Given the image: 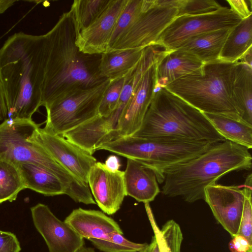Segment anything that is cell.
<instances>
[{"label": "cell", "instance_id": "9c48e42d", "mask_svg": "<svg viewBox=\"0 0 252 252\" xmlns=\"http://www.w3.org/2000/svg\"><path fill=\"white\" fill-rule=\"evenodd\" d=\"M181 3V0H143L141 12L108 51L157 44L161 34L177 17Z\"/></svg>", "mask_w": 252, "mask_h": 252}, {"label": "cell", "instance_id": "7c38bea8", "mask_svg": "<svg viewBox=\"0 0 252 252\" xmlns=\"http://www.w3.org/2000/svg\"><path fill=\"white\" fill-rule=\"evenodd\" d=\"M31 212L33 224L49 252H77L84 246V239L59 220L47 205L38 203L31 208Z\"/></svg>", "mask_w": 252, "mask_h": 252}, {"label": "cell", "instance_id": "f1b7e54d", "mask_svg": "<svg viewBox=\"0 0 252 252\" xmlns=\"http://www.w3.org/2000/svg\"><path fill=\"white\" fill-rule=\"evenodd\" d=\"M123 234L114 232L110 235L109 240L90 239L92 244L102 252H139L148 245L137 243L126 239Z\"/></svg>", "mask_w": 252, "mask_h": 252}, {"label": "cell", "instance_id": "74e56055", "mask_svg": "<svg viewBox=\"0 0 252 252\" xmlns=\"http://www.w3.org/2000/svg\"><path fill=\"white\" fill-rule=\"evenodd\" d=\"M105 167L109 170L115 172L119 170L121 164L119 158L114 155L108 157L104 163Z\"/></svg>", "mask_w": 252, "mask_h": 252}, {"label": "cell", "instance_id": "9a60e30c", "mask_svg": "<svg viewBox=\"0 0 252 252\" xmlns=\"http://www.w3.org/2000/svg\"><path fill=\"white\" fill-rule=\"evenodd\" d=\"M124 175V171H111L100 162H96L89 171L88 184L91 193L96 204L107 215L116 213L126 196Z\"/></svg>", "mask_w": 252, "mask_h": 252}, {"label": "cell", "instance_id": "8d00e7d4", "mask_svg": "<svg viewBox=\"0 0 252 252\" xmlns=\"http://www.w3.org/2000/svg\"><path fill=\"white\" fill-rule=\"evenodd\" d=\"M8 118V112L5 101L4 92L0 75V120H5Z\"/></svg>", "mask_w": 252, "mask_h": 252}, {"label": "cell", "instance_id": "6da1fadb", "mask_svg": "<svg viewBox=\"0 0 252 252\" xmlns=\"http://www.w3.org/2000/svg\"><path fill=\"white\" fill-rule=\"evenodd\" d=\"M79 32L70 10L63 13L52 29L43 34L41 106L45 107L106 80L99 74L101 54H86L77 46Z\"/></svg>", "mask_w": 252, "mask_h": 252}, {"label": "cell", "instance_id": "4fadbf2b", "mask_svg": "<svg viewBox=\"0 0 252 252\" xmlns=\"http://www.w3.org/2000/svg\"><path fill=\"white\" fill-rule=\"evenodd\" d=\"M158 63L151 66L143 76L124 108L115 129L107 142L133 135L140 129L155 94Z\"/></svg>", "mask_w": 252, "mask_h": 252}, {"label": "cell", "instance_id": "1f68e13d", "mask_svg": "<svg viewBox=\"0 0 252 252\" xmlns=\"http://www.w3.org/2000/svg\"><path fill=\"white\" fill-rule=\"evenodd\" d=\"M221 7L214 0H182L178 9L177 17L209 13Z\"/></svg>", "mask_w": 252, "mask_h": 252}, {"label": "cell", "instance_id": "ffe728a7", "mask_svg": "<svg viewBox=\"0 0 252 252\" xmlns=\"http://www.w3.org/2000/svg\"><path fill=\"white\" fill-rule=\"evenodd\" d=\"M252 49L236 62L232 96L241 120L252 125Z\"/></svg>", "mask_w": 252, "mask_h": 252}, {"label": "cell", "instance_id": "60d3db41", "mask_svg": "<svg viewBox=\"0 0 252 252\" xmlns=\"http://www.w3.org/2000/svg\"><path fill=\"white\" fill-rule=\"evenodd\" d=\"M77 252H95L94 250L90 247H83Z\"/></svg>", "mask_w": 252, "mask_h": 252}, {"label": "cell", "instance_id": "7402d4cb", "mask_svg": "<svg viewBox=\"0 0 252 252\" xmlns=\"http://www.w3.org/2000/svg\"><path fill=\"white\" fill-rule=\"evenodd\" d=\"M144 49L113 50L101 54L98 65L100 76L111 81L125 78L137 64Z\"/></svg>", "mask_w": 252, "mask_h": 252}, {"label": "cell", "instance_id": "603a6c76", "mask_svg": "<svg viewBox=\"0 0 252 252\" xmlns=\"http://www.w3.org/2000/svg\"><path fill=\"white\" fill-rule=\"evenodd\" d=\"M25 189H29L46 196L65 194L63 183L54 174L31 163L17 164Z\"/></svg>", "mask_w": 252, "mask_h": 252}, {"label": "cell", "instance_id": "ac0fdd59", "mask_svg": "<svg viewBox=\"0 0 252 252\" xmlns=\"http://www.w3.org/2000/svg\"><path fill=\"white\" fill-rule=\"evenodd\" d=\"M124 177L126 195L138 202L149 203L160 192L155 172L137 160L127 158Z\"/></svg>", "mask_w": 252, "mask_h": 252}, {"label": "cell", "instance_id": "8fae6325", "mask_svg": "<svg viewBox=\"0 0 252 252\" xmlns=\"http://www.w3.org/2000/svg\"><path fill=\"white\" fill-rule=\"evenodd\" d=\"M29 139L41 145L76 178L88 184L89 171L97 162L92 154L62 135L47 132L40 127Z\"/></svg>", "mask_w": 252, "mask_h": 252}, {"label": "cell", "instance_id": "d4e9b609", "mask_svg": "<svg viewBox=\"0 0 252 252\" xmlns=\"http://www.w3.org/2000/svg\"><path fill=\"white\" fill-rule=\"evenodd\" d=\"M218 132L225 140L251 149L252 125L225 116L204 113Z\"/></svg>", "mask_w": 252, "mask_h": 252}, {"label": "cell", "instance_id": "484cf974", "mask_svg": "<svg viewBox=\"0 0 252 252\" xmlns=\"http://www.w3.org/2000/svg\"><path fill=\"white\" fill-rule=\"evenodd\" d=\"M146 211L152 227L159 252H181L183 234L174 220H168L160 229L155 220L149 203H145Z\"/></svg>", "mask_w": 252, "mask_h": 252}, {"label": "cell", "instance_id": "ab89813d", "mask_svg": "<svg viewBox=\"0 0 252 252\" xmlns=\"http://www.w3.org/2000/svg\"><path fill=\"white\" fill-rule=\"evenodd\" d=\"M16 1L14 0H0V14L4 12Z\"/></svg>", "mask_w": 252, "mask_h": 252}, {"label": "cell", "instance_id": "ba28073f", "mask_svg": "<svg viewBox=\"0 0 252 252\" xmlns=\"http://www.w3.org/2000/svg\"><path fill=\"white\" fill-rule=\"evenodd\" d=\"M111 82L106 79L97 86L75 92L46 105L47 118L43 129L62 135L97 116L103 95Z\"/></svg>", "mask_w": 252, "mask_h": 252}, {"label": "cell", "instance_id": "3957f363", "mask_svg": "<svg viewBox=\"0 0 252 252\" xmlns=\"http://www.w3.org/2000/svg\"><path fill=\"white\" fill-rule=\"evenodd\" d=\"M249 150L227 140L219 142L198 156L165 169L162 193L181 197L189 203L204 200L205 189L221 176L234 170L251 169Z\"/></svg>", "mask_w": 252, "mask_h": 252}, {"label": "cell", "instance_id": "277c9868", "mask_svg": "<svg viewBox=\"0 0 252 252\" xmlns=\"http://www.w3.org/2000/svg\"><path fill=\"white\" fill-rule=\"evenodd\" d=\"M134 136L220 142L225 139L204 114L165 88L156 92Z\"/></svg>", "mask_w": 252, "mask_h": 252}, {"label": "cell", "instance_id": "5b68a950", "mask_svg": "<svg viewBox=\"0 0 252 252\" xmlns=\"http://www.w3.org/2000/svg\"><path fill=\"white\" fill-rule=\"evenodd\" d=\"M236 62L218 59L205 63L165 88L203 113L242 121L232 96Z\"/></svg>", "mask_w": 252, "mask_h": 252}, {"label": "cell", "instance_id": "8992f818", "mask_svg": "<svg viewBox=\"0 0 252 252\" xmlns=\"http://www.w3.org/2000/svg\"><path fill=\"white\" fill-rule=\"evenodd\" d=\"M39 126L32 119L4 120L0 124V158L16 164L28 162L38 165L59 178L65 194L74 201L94 204L88 185L76 178L41 145L29 139Z\"/></svg>", "mask_w": 252, "mask_h": 252}, {"label": "cell", "instance_id": "836d02e7", "mask_svg": "<svg viewBox=\"0 0 252 252\" xmlns=\"http://www.w3.org/2000/svg\"><path fill=\"white\" fill-rule=\"evenodd\" d=\"M20 243L12 232L0 230V252H20Z\"/></svg>", "mask_w": 252, "mask_h": 252}, {"label": "cell", "instance_id": "4dcf8cb0", "mask_svg": "<svg viewBox=\"0 0 252 252\" xmlns=\"http://www.w3.org/2000/svg\"><path fill=\"white\" fill-rule=\"evenodd\" d=\"M124 78L111 81L104 93L98 108V115L106 117L118 107Z\"/></svg>", "mask_w": 252, "mask_h": 252}, {"label": "cell", "instance_id": "4316f807", "mask_svg": "<svg viewBox=\"0 0 252 252\" xmlns=\"http://www.w3.org/2000/svg\"><path fill=\"white\" fill-rule=\"evenodd\" d=\"M24 189L25 185L17 165L0 158V204L15 200Z\"/></svg>", "mask_w": 252, "mask_h": 252}, {"label": "cell", "instance_id": "2e32d148", "mask_svg": "<svg viewBox=\"0 0 252 252\" xmlns=\"http://www.w3.org/2000/svg\"><path fill=\"white\" fill-rule=\"evenodd\" d=\"M128 0H110L100 15L77 34L76 44L83 53L99 55L108 51L118 18Z\"/></svg>", "mask_w": 252, "mask_h": 252}, {"label": "cell", "instance_id": "d6986e66", "mask_svg": "<svg viewBox=\"0 0 252 252\" xmlns=\"http://www.w3.org/2000/svg\"><path fill=\"white\" fill-rule=\"evenodd\" d=\"M203 63L183 51H169L156 65L155 93L172 82L201 68Z\"/></svg>", "mask_w": 252, "mask_h": 252}, {"label": "cell", "instance_id": "cb8c5ba5", "mask_svg": "<svg viewBox=\"0 0 252 252\" xmlns=\"http://www.w3.org/2000/svg\"><path fill=\"white\" fill-rule=\"evenodd\" d=\"M252 15L242 19L231 29L221 49L219 60L234 63L252 48Z\"/></svg>", "mask_w": 252, "mask_h": 252}, {"label": "cell", "instance_id": "7a4b0ae2", "mask_svg": "<svg viewBox=\"0 0 252 252\" xmlns=\"http://www.w3.org/2000/svg\"><path fill=\"white\" fill-rule=\"evenodd\" d=\"M43 35L22 32L0 49V75L9 119H31L41 106Z\"/></svg>", "mask_w": 252, "mask_h": 252}, {"label": "cell", "instance_id": "f35d334b", "mask_svg": "<svg viewBox=\"0 0 252 252\" xmlns=\"http://www.w3.org/2000/svg\"><path fill=\"white\" fill-rule=\"evenodd\" d=\"M139 252H159L155 236H153L150 243Z\"/></svg>", "mask_w": 252, "mask_h": 252}, {"label": "cell", "instance_id": "52a82bcc", "mask_svg": "<svg viewBox=\"0 0 252 252\" xmlns=\"http://www.w3.org/2000/svg\"><path fill=\"white\" fill-rule=\"evenodd\" d=\"M218 143L132 135L104 142L97 150H105L139 161L152 169L161 184L165 169L198 156Z\"/></svg>", "mask_w": 252, "mask_h": 252}, {"label": "cell", "instance_id": "d6a6232c", "mask_svg": "<svg viewBox=\"0 0 252 252\" xmlns=\"http://www.w3.org/2000/svg\"><path fill=\"white\" fill-rule=\"evenodd\" d=\"M249 183L245 187V197L238 233L252 244V189Z\"/></svg>", "mask_w": 252, "mask_h": 252}, {"label": "cell", "instance_id": "e0dca14e", "mask_svg": "<svg viewBox=\"0 0 252 252\" xmlns=\"http://www.w3.org/2000/svg\"><path fill=\"white\" fill-rule=\"evenodd\" d=\"M83 238L107 240L114 232L123 234L118 223L103 212L79 208L64 220Z\"/></svg>", "mask_w": 252, "mask_h": 252}, {"label": "cell", "instance_id": "30bf717a", "mask_svg": "<svg viewBox=\"0 0 252 252\" xmlns=\"http://www.w3.org/2000/svg\"><path fill=\"white\" fill-rule=\"evenodd\" d=\"M242 19L230 8L222 6L211 13L176 17L160 35L158 43L168 51L187 39L208 32L231 29Z\"/></svg>", "mask_w": 252, "mask_h": 252}, {"label": "cell", "instance_id": "5bb4252c", "mask_svg": "<svg viewBox=\"0 0 252 252\" xmlns=\"http://www.w3.org/2000/svg\"><path fill=\"white\" fill-rule=\"evenodd\" d=\"M245 197V189L214 184L204 190V200L217 220L232 237L238 233Z\"/></svg>", "mask_w": 252, "mask_h": 252}, {"label": "cell", "instance_id": "44dd1931", "mask_svg": "<svg viewBox=\"0 0 252 252\" xmlns=\"http://www.w3.org/2000/svg\"><path fill=\"white\" fill-rule=\"evenodd\" d=\"M230 30L221 29L191 37L180 43L175 49L186 52L203 63L218 60Z\"/></svg>", "mask_w": 252, "mask_h": 252}, {"label": "cell", "instance_id": "d590c367", "mask_svg": "<svg viewBox=\"0 0 252 252\" xmlns=\"http://www.w3.org/2000/svg\"><path fill=\"white\" fill-rule=\"evenodd\" d=\"M229 248L231 252H252V244L239 234L232 237Z\"/></svg>", "mask_w": 252, "mask_h": 252}, {"label": "cell", "instance_id": "e575fe53", "mask_svg": "<svg viewBox=\"0 0 252 252\" xmlns=\"http://www.w3.org/2000/svg\"><path fill=\"white\" fill-rule=\"evenodd\" d=\"M230 9L242 19L252 15V0H227Z\"/></svg>", "mask_w": 252, "mask_h": 252}, {"label": "cell", "instance_id": "83f0119b", "mask_svg": "<svg viewBox=\"0 0 252 252\" xmlns=\"http://www.w3.org/2000/svg\"><path fill=\"white\" fill-rule=\"evenodd\" d=\"M110 0H74L71 6L79 31L90 26L103 12Z\"/></svg>", "mask_w": 252, "mask_h": 252}, {"label": "cell", "instance_id": "f546056e", "mask_svg": "<svg viewBox=\"0 0 252 252\" xmlns=\"http://www.w3.org/2000/svg\"><path fill=\"white\" fill-rule=\"evenodd\" d=\"M142 1L143 0H128L117 21L110 41L108 50L130 27L141 12Z\"/></svg>", "mask_w": 252, "mask_h": 252}]
</instances>
